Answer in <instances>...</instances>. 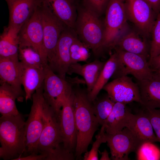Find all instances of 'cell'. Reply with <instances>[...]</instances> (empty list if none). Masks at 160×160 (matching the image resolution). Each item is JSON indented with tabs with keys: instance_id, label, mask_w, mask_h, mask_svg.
Segmentation results:
<instances>
[{
	"instance_id": "14",
	"label": "cell",
	"mask_w": 160,
	"mask_h": 160,
	"mask_svg": "<svg viewBox=\"0 0 160 160\" xmlns=\"http://www.w3.org/2000/svg\"><path fill=\"white\" fill-rule=\"evenodd\" d=\"M126 9L129 20L144 36L151 35L156 15L145 0H126Z\"/></svg>"
},
{
	"instance_id": "25",
	"label": "cell",
	"mask_w": 160,
	"mask_h": 160,
	"mask_svg": "<svg viewBox=\"0 0 160 160\" xmlns=\"http://www.w3.org/2000/svg\"><path fill=\"white\" fill-rule=\"evenodd\" d=\"M131 113L126 104L115 103L104 124L106 133L113 134L126 127Z\"/></svg>"
},
{
	"instance_id": "20",
	"label": "cell",
	"mask_w": 160,
	"mask_h": 160,
	"mask_svg": "<svg viewBox=\"0 0 160 160\" xmlns=\"http://www.w3.org/2000/svg\"><path fill=\"white\" fill-rule=\"evenodd\" d=\"M143 142H158L148 116L144 111L136 114L131 113L126 127Z\"/></svg>"
},
{
	"instance_id": "22",
	"label": "cell",
	"mask_w": 160,
	"mask_h": 160,
	"mask_svg": "<svg viewBox=\"0 0 160 160\" xmlns=\"http://www.w3.org/2000/svg\"><path fill=\"white\" fill-rule=\"evenodd\" d=\"M105 63L96 60L82 65L78 63H72L69 67L67 74L75 73L82 76L86 84L88 93L94 86Z\"/></svg>"
},
{
	"instance_id": "19",
	"label": "cell",
	"mask_w": 160,
	"mask_h": 160,
	"mask_svg": "<svg viewBox=\"0 0 160 160\" xmlns=\"http://www.w3.org/2000/svg\"><path fill=\"white\" fill-rule=\"evenodd\" d=\"M137 83L140 90L141 104L147 108L160 109V78L154 72L151 78L137 81Z\"/></svg>"
},
{
	"instance_id": "30",
	"label": "cell",
	"mask_w": 160,
	"mask_h": 160,
	"mask_svg": "<svg viewBox=\"0 0 160 160\" xmlns=\"http://www.w3.org/2000/svg\"><path fill=\"white\" fill-rule=\"evenodd\" d=\"M89 48L79 38L71 44L70 49L71 64L79 62H85L90 57Z\"/></svg>"
},
{
	"instance_id": "3",
	"label": "cell",
	"mask_w": 160,
	"mask_h": 160,
	"mask_svg": "<svg viewBox=\"0 0 160 160\" xmlns=\"http://www.w3.org/2000/svg\"><path fill=\"white\" fill-rule=\"evenodd\" d=\"M78 38L94 54L98 55L103 50L104 39L103 21L95 13L83 6L77 8L74 29Z\"/></svg>"
},
{
	"instance_id": "9",
	"label": "cell",
	"mask_w": 160,
	"mask_h": 160,
	"mask_svg": "<svg viewBox=\"0 0 160 160\" xmlns=\"http://www.w3.org/2000/svg\"><path fill=\"white\" fill-rule=\"evenodd\" d=\"M107 143L113 160H128L129 154L136 153L144 143L127 127L113 134H107Z\"/></svg>"
},
{
	"instance_id": "28",
	"label": "cell",
	"mask_w": 160,
	"mask_h": 160,
	"mask_svg": "<svg viewBox=\"0 0 160 160\" xmlns=\"http://www.w3.org/2000/svg\"><path fill=\"white\" fill-rule=\"evenodd\" d=\"M92 110L100 125H104L111 113L115 103L108 95L92 102Z\"/></svg>"
},
{
	"instance_id": "24",
	"label": "cell",
	"mask_w": 160,
	"mask_h": 160,
	"mask_svg": "<svg viewBox=\"0 0 160 160\" xmlns=\"http://www.w3.org/2000/svg\"><path fill=\"white\" fill-rule=\"evenodd\" d=\"M21 28L8 25L0 36V57L18 59V34Z\"/></svg>"
},
{
	"instance_id": "17",
	"label": "cell",
	"mask_w": 160,
	"mask_h": 160,
	"mask_svg": "<svg viewBox=\"0 0 160 160\" xmlns=\"http://www.w3.org/2000/svg\"><path fill=\"white\" fill-rule=\"evenodd\" d=\"M49 9L67 26L74 29L77 7L73 0H41Z\"/></svg>"
},
{
	"instance_id": "26",
	"label": "cell",
	"mask_w": 160,
	"mask_h": 160,
	"mask_svg": "<svg viewBox=\"0 0 160 160\" xmlns=\"http://www.w3.org/2000/svg\"><path fill=\"white\" fill-rule=\"evenodd\" d=\"M16 99L22 102L23 96L7 84L0 83V113L1 115H17L20 114L17 108Z\"/></svg>"
},
{
	"instance_id": "33",
	"label": "cell",
	"mask_w": 160,
	"mask_h": 160,
	"mask_svg": "<svg viewBox=\"0 0 160 160\" xmlns=\"http://www.w3.org/2000/svg\"><path fill=\"white\" fill-rule=\"evenodd\" d=\"M96 140L93 143L91 149L84 153V160H97L99 148L101 144L107 142V134L105 126H102L100 130L95 136Z\"/></svg>"
},
{
	"instance_id": "13",
	"label": "cell",
	"mask_w": 160,
	"mask_h": 160,
	"mask_svg": "<svg viewBox=\"0 0 160 160\" xmlns=\"http://www.w3.org/2000/svg\"><path fill=\"white\" fill-rule=\"evenodd\" d=\"M44 116V125L37 145L39 153L54 149L63 142L58 118L47 101Z\"/></svg>"
},
{
	"instance_id": "8",
	"label": "cell",
	"mask_w": 160,
	"mask_h": 160,
	"mask_svg": "<svg viewBox=\"0 0 160 160\" xmlns=\"http://www.w3.org/2000/svg\"><path fill=\"white\" fill-rule=\"evenodd\" d=\"M118 60L117 69L113 76L114 79L130 74L137 81L151 78L154 74L145 57L115 49Z\"/></svg>"
},
{
	"instance_id": "23",
	"label": "cell",
	"mask_w": 160,
	"mask_h": 160,
	"mask_svg": "<svg viewBox=\"0 0 160 160\" xmlns=\"http://www.w3.org/2000/svg\"><path fill=\"white\" fill-rule=\"evenodd\" d=\"M22 64L21 83L24 89L25 99L27 101L31 99L33 94L43 86L45 72L44 68H40Z\"/></svg>"
},
{
	"instance_id": "4",
	"label": "cell",
	"mask_w": 160,
	"mask_h": 160,
	"mask_svg": "<svg viewBox=\"0 0 160 160\" xmlns=\"http://www.w3.org/2000/svg\"><path fill=\"white\" fill-rule=\"evenodd\" d=\"M126 0H109L103 21L104 49H113L121 36L128 30Z\"/></svg>"
},
{
	"instance_id": "38",
	"label": "cell",
	"mask_w": 160,
	"mask_h": 160,
	"mask_svg": "<svg viewBox=\"0 0 160 160\" xmlns=\"http://www.w3.org/2000/svg\"><path fill=\"white\" fill-rule=\"evenodd\" d=\"M151 6L156 15L160 10V0H145Z\"/></svg>"
},
{
	"instance_id": "16",
	"label": "cell",
	"mask_w": 160,
	"mask_h": 160,
	"mask_svg": "<svg viewBox=\"0 0 160 160\" xmlns=\"http://www.w3.org/2000/svg\"><path fill=\"white\" fill-rule=\"evenodd\" d=\"M9 13V25L21 28L33 15L41 0H5Z\"/></svg>"
},
{
	"instance_id": "5",
	"label": "cell",
	"mask_w": 160,
	"mask_h": 160,
	"mask_svg": "<svg viewBox=\"0 0 160 160\" xmlns=\"http://www.w3.org/2000/svg\"><path fill=\"white\" fill-rule=\"evenodd\" d=\"M32 104L25 125L27 156L38 154L37 145L43 127L44 113L46 103L43 94V85L33 94Z\"/></svg>"
},
{
	"instance_id": "35",
	"label": "cell",
	"mask_w": 160,
	"mask_h": 160,
	"mask_svg": "<svg viewBox=\"0 0 160 160\" xmlns=\"http://www.w3.org/2000/svg\"><path fill=\"white\" fill-rule=\"evenodd\" d=\"M109 0H83V6L100 16L104 13Z\"/></svg>"
},
{
	"instance_id": "18",
	"label": "cell",
	"mask_w": 160,
	"mask_h": 160,
	"mask_svg": "<svg viewBox=\"0 0 160 160\" xmlns=\"http://www.w3.org/2000/svg\"><path fill=\"white\" fill-rule=\"evenodd\" d=\"M22 64L19 59L0 57V83H6L25 97L21 88Z\"/></svg>"
},
{
	"instance_id": "1",
	"label": "cell",
	"mask_w": 160,
	"mask_h": 160,
	"mask_svg": "<svg viewBox=\"0 0 160 160\" xmlns=\"http://www.w3.org/2000/svg\"><path fill=\"white\" fill-rule=\"evenodd\" d=\"M73 104L77 131V144L75 151L76 159L87 151L89 145L100 125L94 115L92 103L87 91L79 87L73 89Z\"/></svg>"
},
{
	"instance_id": "34",
	"label": "cell",
	"mask_w": 160,
	"mask_h": 160,
	"mask_svg": "<svg viewBox=\"0 0 160 160\" xmlns=\"http://www.w3.org/2000/svg\"><path fill=\"white\" fill-rule=\"evenodd\" d=\"M41 153L45 155V160H73L75 157L73 153L66 150L63 145H60L54 149Z\"/></svg>"
},
{
	"instance_id": "15",
	"label": "cell",
	"mask_w": 160,
	"mask_h": 160,
	"mask_svg": "<svg viewBox=\"0 0 160 160\" xmlns=\"http://www.w3.org/2000/svg\"><path fill=\"white\" fill-rule=\"evenodd\" d=\"M103 89L107 92L108 97L115 103L126 105L136 102L141 104L138 85L127 75L114 79L105 85Z\"/></svg>"
},
{
	"instance_id": "2",
	"label": "cell",
	"mask_w": 160,
	"mask_h": 160,
	"mask_svg": "<svg viewBox=\"0 0 160 160\" xmlns=\"http://www.w3.org/2000/svg\"><path fill=\"white\" fill-rule=\"evenodd\" d=\"M25 121L22 115H1L0 118V157L13 160L25 153Z\"/></svg>"
},
{
	"instance_id": "40",
	"label": "cell",
	"mask_w": 160,
	"mask_h": 160,
	"mask_svg": "<svg viewBox=\"0 0 160 160\" xmlns=\"http://www.w3.org/2000/svg\"><path fill=\"white\" fill-rule=\"evenodd\" d=\"M154 73L158 77L160 78V68L153 70Z\"/></svg>"
},
{
	"instance_id": "21",
	"label": "cell",
	"mask_w": 160,
	"mask_h": 160,
	"mask_svg": "<svg viewBox=\"0 0 160 160\" xmlns=\"http://www.w3.org/2000/svg\"><path fill=\"white\" fill-rule=\"evenodd\" d=\"M150 44L134 31H127L118 41L113 49L150 57Z\"/></svg>"
},
{
	"instance_id": "27",
	"label": "cell",
	"mask_w": 160,
	"mask_h": 160,
	"mask_svg": "<svg viewBox=\"0 0 160 160\" xmlns=\"http://www.w3.org/2000/svg\"><path fill=\"white\" fill-rule=\"evenodd\" d=\"M118 63V57L115 52L110 55L109 59L105 62L94 86L88 93V97L92 102L96 98L100 91L113 76L117 70Z\"/></svg>"
},
{
	"instance_id": "6",
	"label": "cell",
	"mask_w": 160,
	"mask_h": 160,
	"mask_svg": "<svg viewBox=\"0 0 160 160\" xmlns=\"http://www.w3.org/2000/svg\"><path fill=\"white\" fill-rule=\"evenodd\" d=\"M44 70L43 95L58 118L65 98L72 88L66 79H63L56 74L48 64L44 67Z\"/></svg>"
},
{
	"instance_id": "39",
	"label": "cell",
	"mask_w": 160,
	"mask_h": 160,
	"mask_svg": "<svg viewBox=\"0 0 160 160\" xmlns=\"http://www.w3.org/2000/svg\"><path fill=\"white\" fill-rule=\"evenodd\" d=\"M101 157L100 160H110L111 158L109 157V154L106 150L105 149L101 153Z\"/></svg>"
},
{
	"instance_id": "12",
	"label": "cell",
	"mask_w": 160,
	"mask_h": 160,
	"mask_svg": "<svg viewBox=\"0 0 160 160\" xmlns=\"http://www.w3.org/2000/svg\"><path fill=\"white\" fill-rule=\"evenodd\" d=\"M42 23L44 44L47 55L48 63L54 57L57 43L66 26L49 9L40 5Z\"/></svg>"
},
{
	"instance_id": "7",
	"label": "cell",
	"mask_w": 160,
	"mask_h": 160,
	"mask_svg": "<svg viewBox=\"0 0 160 160\" xmlns=\"http://www.w3.org/2000/svg\"><path fill=\"white\" fill-rule=\"evenodd\" d=\"M40 4L19 31V47L32 48L40 55L44 64L46 65L48 64L47 57L44 44Z\"/></svg>"
},
{
	"instance_id": "31",
	"label": "cell",
	"mask_w": 160,
	"mask_h": 160,
	"mask_svg": "<svg viewBox=\"0 0 160 160\" xmlns=\"http://www.w3.org/2000/svg\"><path fill=\"white\" fill-rule=\"evenodd\" d=\"M151 35V40L150 42L149 59L160 54V10L156 15Z\"/></svg>"
},
{
	"instance_id": "36",
	"label": "cell",
	"mask_w": 160,
	"mask_h": 160,
	"mask_svg": "<svg viewBox=\"0 0 160 160\" xmlns=\"http://www.w3.org/2000/svg\"><path fill=\"white\" fill-rule=\"evenodd\" d=\"M144 108V111L150 119L158 142L160 143V109Z\"/></svg>"
},
{
	"instance_id": "11",
	"label": "cell",
	"mask_w": 160,
	"mask_h": 160,
	"mask_svg": "<svg viewBox=\"0 0 160 160\" xmlns=\"http://www.w3.org/2000/svg\"><path fill=\"white\" fill-rule=\"evenodd\" d=\"M72 89L65 98L58 120L63 146L66 150L73 153L76 147L77 137Z\"/></svg>"
},
{
	"instance_id": "32",
	"label": "cell",
	"mask_w": 160,
	"mask_h": 160,
	"mask_svg": "<svg viewBox=\"0 0 160 160\" xmlns=\"http://www.w3.org/2000/svg\"><path fill=\"white\" fill-rule=\"evenodd\" d=\"M153 143H143L136 153L137 160H159L160 151Z\"/></svg>"
},
{
	"instance_id": "10",
	"label": "cell",
	"mask_w": 160,
	"mask_h": 160,
	"mask_svg": "<svg viewBox=\"0 0 160 160\" xmlns=\"http://www.w3.org/2000/svg\"><path fill=\"white\" fill-rule=\"evenodd\" d=\"M78 37L73 28L66 26L57 43L54 56L48 62L50 68L61 78L66 79V75L71 64L70 49Z\"/></svg>"
},
{
	"instance_id": "37",
	"label": "cell",
	"mask_w": 160,
	"mask_h": 160,
	"mask_svg": "<svg viewBox=\"0 0 160 160\" xmlns=\"http://www.w3.org/2000/svg\"><path fill=\"white\" fill-rule=\"evenodd\" d=\"M148 63L150 67L153 70L160 68V54L149 59Z\"/></svg>"
},
{
	"instance_id": "29",
	"label": "cell",
	"mask_w": 160,
	"mask_h": 160,
	"mask_svg": "<svg viewBox=\"0 0 160 160\" xmlns=\"http://www.w3.org/2000/svg\"><path fill=\"white\" fill-rule=\"evenodd\" d=\"M18 59L22 64L28 66L44 69L46 65L40 55L30 47H19Z\"/></svg>"
}]
</instances>
